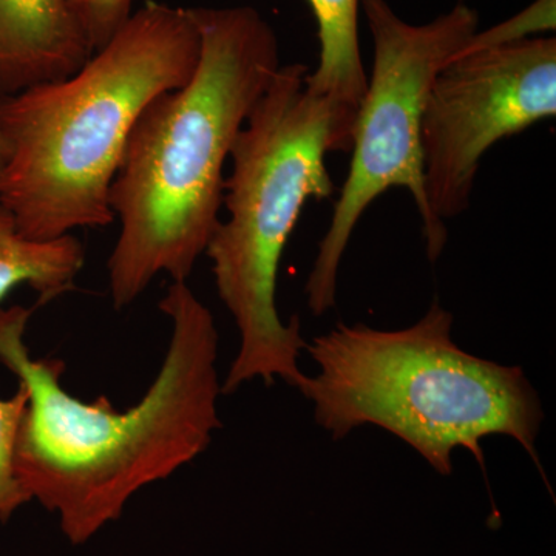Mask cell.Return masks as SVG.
<instances>
[{"label": "cell", "instance_id": "cell-1", "mask_svg": "<svg viewBox=\"0 0 556 556\" xmlns=\"http://www.w3.org/2000/svg\"><path fill=\"white\" fill-rule=\"evenodd\" d=\"M160 309L170 320L166 356L148 393L119 412L62 387L60 358L33 357L25 331L35 308L0 306V365L28 394L16 471L31 500L56 511L73 544L116 521L131 496L188 466L222 427L218 329L188 281H172Z\"/></svg>", "mask_w": 556, "mask_h": 556}, {"label": "cell", "instance_id": "cell-2", "mask_svg": "<svg viewBox=\"0 0 556 556\" xmlns=\"http://www.w3.org/2000/svg\"><path fill=\"white\" fill-rule=\"evenodd\" d=\"M190 13L201 40L195 73L142 110L110 188L121 225L108 263L116 309L160 274L188 281L219 222L233 142L281 67L276 31L252 7Z\"/></svg>", "mask_w": 556, "mask_h": 556}, {"label": "cell", "instance_id": "cell-3", "mask_svg": "<svg viewBox=\"0 0 556 556\" xmlns=\"http://www.w3.org/2000/svg\"><path fill=\"white\" fill-rule=\"evenodd\" d=\"M190 9L146 2L67 78L0 98V204L22 236L53 240L115 222L110 188L142 110L200 61Z\"/></svg>", "mask_w": 556, "mask_h": 556}, {"label": "cell", "instance_id": "cell-4", "mask_svg": "<svg viewBox=\"0 0 556 556\" xmlns=\"http://www.w3.org/2000/svg\"><path fill=\"white\" fill-rule=\"evenodd\" d=\"M308 73L303 64L281 65L230 150L228 218L219 219L204 252L240 334L223 394L254 379L299 388L305 378L299 358L308 343L298 317L283 324L278 316V269L305 204L336 192L327 155L350 152L357 116L311 90Z\"/></svg>", "mask_w": 556, "mask_h": 556}, {"label": "cell", "instance_id": "cell-5", "mask_svg": "<svg viewBox=\"0 0 556 556\" xmlns=\"http://www.w3.org/2000/svg\"><path fill=\"white\" fill-rule=\"evenodd\" d=\"M453 314L434 302L412 327L382 331L338 324L306 345L316 376L298 390L339 441L362 426L390 431L437 473H453L466 448L484 468L482 441L507 437L538 460L544 420L535 388L519 367L473 356L453 340Z\"/></svg>", "mask_w": 556, "mask_h": 556}, {"label": "cell", "instance_id": "cell-6", "mask_svg": "<svg viewBox=\"0 0 556 556\" xmlns=\"http://www.w3.org/2000/svg\"><path fill=\"white\" fill-rule=\"evenodd\" d=\"M372 38V68L354 124L350 170L320 244L306 298L314 316L331 311L343 255L358 219L388 189L412 193L422 218L428 260L447 244V226L428 211L424 190L422 115L438 73L468 46L479 28L464 2L427 24H409L387 0H361Z\"/></svg>", "mask_w": 556, "mask_h": 556}, {"label": "cell", "instance_id": "cell-7", "mask_svg": "<svg viewBox=\"0 0 556 556\" xmlns=\"http://www.w3.org/2000/svg\"><path fill=\"white\" fill-rule=\"evenodd\" d=\"M556 115V39L535 36L459 51L442 67L422 115L424 190L439 225L470 206L482 156Z\"/></svg>", "mask_w": 556, "mask_h": 556}, {"label": "cell", "instance_id": "cell-8", "mask_svg": "<svg viewBox=\"0 0 556 556\" xmlns=\"http://www.w3.org/2000/svg\"><path fill=\"white\" fill-rule=\"evenodd\" d=\"M91 53L68 0H0V98L67 78Z\"/></svg>", "mask_w": 556, "mask_h": 556}, {"label": "cell", "instance_id": "cell-9", "mask_svg": "<svg viewBox=\"0 0 556 556\" xmlns=\"http://www.w3.org/2000/svg\"><path fill=\"white\" fill-rule=\"evenodd\" d=\"M84 262L86 251L73 233L53 240L28 239L0 204V303L20 287H30L40 305L53 302L76 288Z\"/></svg>", "mask_w": 556, "mask_h": 556}, {"label": "cell", "instance_id": "cell-10", "mask_svg": "<svg viewBox=\"0 0 556 556\" xmlns=\"http://www.w3.org/2000/svg\"><path fill=\"white\" fill-rule=\"evenodd\" d=\"M317 22L320 56L308 73L309 89L358 110L368 75L358 46L361 0H308Z\"/></svg>", "mask_w": 556, "mask_h": 556}, {"label": "cell", "instance_id": "cell-11", "mask_svg": "<svg viewBox=\"0 0 556 556\" xmlns=\"http://www.w3.org/2000/svg\"><path fill=\"white\" fill-rule=\"evenodd\" d=\"M28 394L17 387L11 397H0V522H7L31 495L22 484L16 471V441Z\"/></svg>", "mask_w": 556, "mask_h": 556}, {"label": "cell", "instance_id": "cell-12", "mask_svg": "<svg viewBox=\"0 0 556 556\" xmlns=\"http://www.w3.org/2000/svg\"><path fill=\"white\" fill-rule=\"evenodd\" d=\"M547 31H555V0H535L511 20L490 30L478 31L464 50L504 46V43L535 38L533 35Z\"/></svg>", "mask_w": 556, "mask_h": 556}, {"label": "cell", "instance_id": "cell-13", "mask_svg": "<svg viewBox=\"0 0 556 556\" xmlns=\"http://www.w3.org/2000/svg\"><path fill=\"white\" fill-rule=\"evenodd\" d=\"M91 51L100 50L129 21L137 0H68Z\"/></svg>", "mask_w": 556, "mask_h": 556}, {"label": "cell", "instance_id": "cell-14", "mask_svg": "<svg viewBox=\"0 0 556 556\" xmlns=\"http://www.w3.org/2000/svg\"><path fill=\"white\" fill-rule=\"evenodd\" d=\"M7 153H9V149H7L5 139L0 135V172H2L3 164H5Z\"/></svg>", "mask_w": 556, "mask_h": 556}, {"label": "cell", "instance_id": "cell-15", "mask_svg": "<svg viewBox=\"0 0 556 556\" xmlns=\"http://www.w3.org/2000/svg\"><path fill=\"white\" fill-rule=\"evenodd\" d=\"M459 2H464V0H459Z\"/></svg>", "mask_w": 556, "mask_h": 556}]
</instances>
